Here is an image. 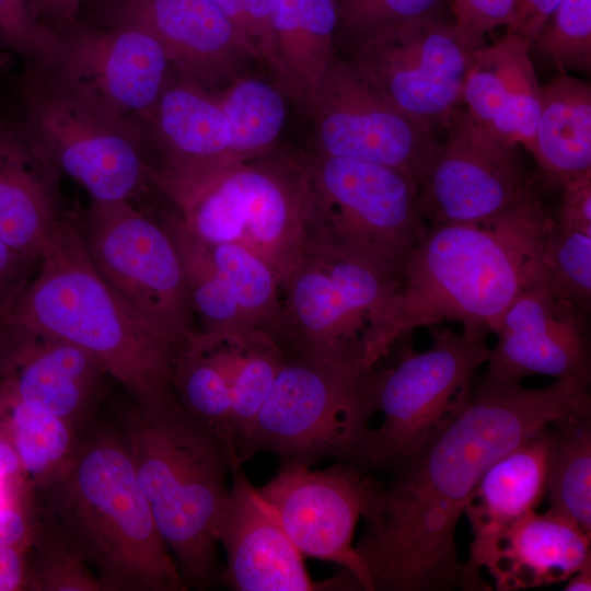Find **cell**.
<instances>
[{"mask_svg": "<svg viewBox=\"0 0 591 591\" xmlns=\"http://www.w3.org/2000/svg\"><path fill=\"white\" fill-rule=\"evenodd\" d=\"M591 417L587 386L576 381L526 389L485 376L464 410L378 483L355 546L373 591L465 589L455 529L484 473L542 429Z\"/></svg>", "mask_w": 591, "mask_h": 591, "instance_id": "6da1fadb", "label": "cell"}, {"mask_svg": "<svg viewBox=\"0 0 591 591\" xmlns=\"http://www.w3.org/2000/svg\"><path fill=\"white\" fill-rule=\"evenodd\" d=\"M553 220L532 194L484 221L427 227L390 296L376 358L443 321L495 333L521 293L553 281L544 262Z\"/></svg>", "mask_w": 591, "mask_h": 591, "instance_id": "7a4b0ae2", "label": "cell"}, {"mask_svg": "<svg viewBox=\"0 0 591 591\" xmlns=\"http://www.w3.org/2000/svg\"><path fill=\"white\" fill-rule=\"evenodd\" d=\"M81 211L54 229L28 282L0 317L58 335L92 355L140 409L177 404L172 376L182 346L138 316L103 280L83 242Z\"/></svg>", "mask_w": 591, "mask_h": 591, "instance_id": "3957f363", "label": "cell"}, {"mask_svg": "<svg viewBox=\"0 0 591 591\" xmlns=\"http://www.w3.org/2000/svg\"><path fill=\"white\" fill-rule=\"evenodd\" d=\"M36 491L44 513L105 591L187 589L157 529L123 431L82 432L70 459Z\"/></svg>", "mask_w": 591, "mask_h": 591, "instance_id": "277c9868", "label": "cell"}, {"mask_svg": "<svg viewBox=\"0 0 591 591\" xmlns=\"http://www.w3.org/2000/svg\"><path fill=\"white\" fill-rule=\"evenodd\" d=\"M123 432L157 529L185 583L210 587L217 578L218 533L234 457L178 404L134 406Z\"/></svg>", "mask_w": 591, "mask_h": 591, "instance_id": "5b68a950", "label": "cell"}, {"mask_svg": "<svg viewBox=\"0 0 591 591\" xmlns=\"http://www.w3.org/2000/svg\"><path fill=\"white\" fill-rule=\"evenodd\" d=\"M185 229L207 243H233L275 271L280 290L313 240L304 154L273 148L233 161L174 202Z\"/></svg>", "mask_w": 591, "mask_h": 591, "instance_id": "8992f818", "label": "cell"}, {"mask_svg": "<svg viewBox=\"0 0 591 591\" xmlns=\"http://www.w3.org/2000/svg\"><path fill=\"white\" fill-rule=\"evenodd\" d=\"M375 380V366L364 358L287 354L237 461L268 451L308 466L354 463L376 413Z\"/></svg>", "mask_w": 591, "mask_h": 591, "instance_id": "52a82bcc", "label": "cell"}, {"mask_svg": "<svg viewBox=\"0 0 591 591\" xmlns=\"http://www.w3.org/2000/svg\"><path fill=\"white\" fill-rule=\"evenodd\" d=\"M15 86L28 136L91 199L138 202L152 186L136 124L104 111L33 62H24Z\"/></svg>", "mask_w": 591, "mask_h": 591, "instance_id": "ba28073f", "label": "cell"}, {"mask_svg": "<svg viewBox=\"0 0 591 591\" xmlns=\"http://www.w3.org/2000/svg\"><path fill=\"white\" fill-rule=\"evenodd\" d=\"M304 160L314 242L397 279L427 228L418 187L378 163L318 152L304 154Z\"/></svg>", "mask_w": 591, "mask_h": 591, "instance_id": "9c48e42d", "label": "cell"}, {"mask_svg": "<svg viewBox=\"0 0 591 591\" xmlns=\"http://www.w3.org/2000/svg\"><path fill=\"white\" fill-rule=\"evenodd\" d=\"M484 331L432 332L428 350L402 351L396 366L376 371L379 427L368 431L354 462L362 470L396 468L467 406L473 375L489 358Z\"/></svg>", "mask_w": 591, "mask_h": 591, "instance_id": "30bf717a", "label": "cell"}, {"mask_svg": "<svg viewBox=\"0 0 591 591\" xmlns=\"http://www.w3.org/2000/svg\"><path fill=\"white\" fill-rule=\"evenodd\" d=\"M80 227L103 280L147 324L183 346L198 327L182 258L161 215L132 201L91 199Z\"/></svg>", "mask_w": 591, "mask_h": 591, "instance_id": "8fae6325", "label": "cell"}, {"mask_svg": "<svg viewBox=\"0 0 591 591\" xmlns=\"http://www.w3.org/2000/svg\"><path fill=\"white\" fill-rule=\"evenodd\" d=\"M396 279L313 242L281 288L278 341L288 354L364 358L374 347Z\"/></svg>", "mask_w": 591, "mask_h": 591, "instance_id": "7c38bea8", "label": "cell"}, {"mask_svg": "<svg viewBox=\"0 0 591 591\" xmlns=\"http://www.w3.org/2000/svg\"><path fill=\"white\" fill-rule=\"evenodd\" d=\"M286 356L285 347L266 329H198L176 357L174 397L193 421L234 456L245 443Z\"/></svg>", "mask_w": 591, "mask_h": 591, "instance_id": "4fadbf2b", "label": "cell"}, {"mask_svg": "<svg viewBox=\"0 0 591 591\" xmlns=\"http://www.w3.org/2000/svg\"><path fill=\"white\" fill-rule=\"evenodd\" d=\"M485 38L440 15L385 30L351 49L361 76L416 123L443 131Z\"/></svg>", "mask_w": 591, "mask_h": 591, "instance_id": "5bb4252c", "label": "cell"}, {"mask_svg": "<svg viewBox=\"0 0 591 591\" xmlns=\"http://www.w3.org/2000/svg\"><path fill=\"white\" fill-rule=\"evenodd\" d=\"M306 109L316 152L392 167L419 189L440 140L372 86L350 59L333 57Z\"/></svg>", "mask_w": 591, "mask_h": 591, "instance_id": "9a60e30c", "label": "cell"}, {"mask_svg": "<svg viewBox=\"0 0 591 591\" xmlns=\"http://www.w3.org/2000/svg\"><path fill=\"white\" fill-rule=\"evenodd\" d=\"M27 62L136 125L157 103L171 67L161 43L139 26L79 22L54 33L44 54Z\"/></svg>", "mask_w": 591, "mask_h": 591, "instance_id": "2e32d148", "label": "cell"}, {"mask_svg": "<svg viewBox=\"0 0 591 591\" xmlns=\"http://www.w3.org/2000/svg\"><path fill=\"white\" fill-rule=\"evenodd\" d=\"M418 189L427 227L479 222L534 194L519 146L456 108Z\"/></svg>", "mask_w": 591, "mask_h": 591, "instance_id": "e0dca14e", "label": "cell"}, {"mask_svg": "<svg viewBox=\"0 0 591 591\" xmlns=\"http://www.w3.org/2000/svg\"><path fill=\"white\" fill-rule=\"evenodd\" d=\"M376 485L351 462L324 470L283 462L257 490L302 555L341 566L358 587L373 591L352 540Z\"/></svg>", "mask_w": 591, "mask_h": 591, "instance_id": "ac0fdd59", "label": "cell"}, {"mask_svg": "<svg viewBox=\"0 0 591 591\" xmlns=\"http://www.w3.org/2000/svg\"><path fill=\"white\" fill-rule=\"evenodd\" d=\"M184 266L198 329L256 327L276 338L282 317L275 271L233 243H207L192 235L176 211L161 215Z\"/></svg>", "mask_w": 591, "mask_h": 591, "instance_id": "d6986e66", "label": "cell"}, {"mask_svg": "<svg viewBox=\"0 0 591 591\" xmlns=\"http://www.w3.org/2000/svg\"><path fill=\"white\" fill-rule=\"evenodd\" d=\"M587 312L553 281L521 293L495 331L486 378L518 383L529 375L590 383Z\"/></svg>", "mask_w": 591, "mask_h": 591, "instance_id": "ffe728a7", "label": "cell"}, {"mask_svg": "<svg viewBox=\"0 0 591 591\" xmlns=\"http://www.w3.org/2000/svg\"><path fill=\"white\" fill-rule=\"evenodd\" d=\"M137 125L151 185L171 201L233 162L227 118L217 99L197 83L167 82Z\"/></svg>", "mask_w": 591, "mask_h": 591, "instance_id": "44dd1931", "label": "cell"}, {"mask_svg": "<svg viewBox=\"0 0 591 591\" xmlns=\"http://www.w3.org/2000/svg\"><path fill=\"white\" fill-rule=\"evenodd\" d=\"M109 375L88 351L50 332L0 322V380L23 402L83 432Z\"/></svg>", "mask_w": 591, "mask_h": 591, "instance_id": "7402d4cb", "label": "cell"}, {"mask_svg": "<svg viewBox=\"0 0 591 591\" xmlns=\"http://www.w3.org/2000/svg\"><path fill=\"white\" fill-rule=\"evenodd\" d=\"M97 25H135L163 46L181 79L209 83L227 78L251 57L231 22L210 0H95Z\"/></svg>", "mask_w": 591, "mask_h": 591, "instance_id": "603a6c76", "label": "cell"}, {"mask_svg": "<svg viewBox=\"0 0 591 591\" xmlns=\"http://www.w3.org/2000/svg\"><path fill=\"white\" fill-rule=\"evenodd\" d=\"M232 484L218 540L227 553L221 580L235 591H308L323 588L311 580L302 554L276 513L242 470L231 461Z\"/></svg>", "mask_w": 591, "mask_h": 591, "instance_id": "cb8c5ba5", "label": "cell"}, {"mask_svg": "<svg viewBox=\"0 0 591 591\" xmlns=\"http://www.w3.org/2000/svg\"><path fill=\"white\" fill-rule=\"evenodd\" d=\"M60 170L33 141L19 115L0 112V241L39 259L68 212L60 197Z\"/></svg>", "mask_w": 591, "mask_h": 591, "instance_id": "d4e9b609", "label": "cell"}, {"mask_svg": "<svg viewBox=\"0 0 591 591\" xmlns=\"http://www.w3.org/2000/svg\"><path fill=\"white\" fill-rule=\"evenodd\" d=\"M553 425L497 460L467 497L463 512L471 524V557L464 565L465 589L483 590L479 569L495 541L535 511L545 497Z\"/></svg>", "mask_w": 591, "mask_h": 591, "instance_id": "484cf974", "label": "cell"}, {"mask_svg": "<svg viewBox=\"0 0 591 591\" xmlns=\"http://www.w3.org/2000/svg\"><path fill=\"white\" fill-rule=\"evenodd\" d=\"M530 53V43L509 31L485 43L475 53L461 99L482 126L528 151L541 108Z\"/></svg>", "mask_w": 591, "mask_h": 591, "instance_id": "4316f807", "label": "cell"}, {"mask_svg": "<svg viewBox=\"0 0 591 591\" xmlns=\"http://www.w3.org/2000/svg\"><path fill=\"white\" fill-rule=\"evenodd\" d=\"M590 537L551 509L532 511L495 541L482 567L500 591L558 583L591 564Z\"/></svg>", "mask_w": 591, "mask_h": 591, "instance_id": "83f0119b", "label": "cell"}, {"mask_svg": "<svg viewBox=\"0 0 591 591\" xmlns=\"http://www.w3.org/2000/svg\"><path fill=\"white\" fill-rule=\"evenodd\" d=\"M279 86L306 108L333 57L335 0H273L270 9Z\"/></svg>", "mask_w": 591, "mask_h": 591, "instance_id": "f1b7e54d", "label": "cell"}, {"mask_svg": "<svg viewBox=\"0 0 591 591\" xmlns=\"http://www.w3.org/2000/svg\"><path fill=\"white\" fill-rule=\"evenodd\" d=\"M542 174L563 186L591 171V84L566 73L541 86V108L529 150Z\"/></svg>", "mask_w": 591, "mask_h": 591, "instance_id": "f546056e", "label": "cell"}, {"mask_svg": "<svg viewBox=\"0 0 591 591\" xmlns=\"http://www.w3.org/2000/svg\"><path fill=\"white\" fill-rule=\"evenodd\" d=\"M81 433L61 418L23 402L0 380V436L16 451L35 489L70 459Z\"/></svg>", "mask_w": 591, "mask_h": 591, "instance_id": "4dcf8cb0", "label": "cell"}, {"mask_svg": "<svg viewBox=\"0 0 591 591\" xmlns=\"http://www.w3.org/2000/svg\"><path fill=\"white\" fill-rule=\"evenodd\" d=\"M545 496L549 509L591 533L590 417L556 422Z\"/></svg>", "mask_w": 591, "mask_h": 591, "instance_id": "1f68e13d", "label": "cell"}, {"mask_svg": "<svg viewBox=\"0 0 591 591\" xmlns=\"http://www.w3.org/2000/svg\"><path fill=\"white\" fill-rule=\"evenodd\" d=\"M217 101L228 121L233 161L275 148L287 117L278 86L257 78H239Z\"/></svg>", "mask_w": 591, "mask_h": 591, "instance_id": "d6a6232c", "label": "cell"}, {"mask_svg": "<svg viewBox=\"0 0 591 591\" xmlns=\"http://www.w3.org/2000/svg\"><path fill=\"white\" fill-rule=\"evenodd\" d=\"M28 591H105L89 564L44 513L27 549Z\"/></svg>", "mask_w": 591, "mask_h": 591, "instance_id": "836d02e7", "label": "cell"}, {"mask_svg": "<svg viewBox=\"0 0 591 591\" xmlns=\"http://www.w3.org/2000/svg\"><path fill=\"white\" fill-rule=\"evenodd\" d=\"M564 73L591 69V0H560L530 42Z\"/></svg>", "mask_w": 591, "mask_h": 591, "instance_id": "e575fe53", "label": "cell"}, {"mask_svg": "<svg viewBox=\"0 0 591 591\" xmlns=\"http://www.w3.org/2000/svg\"><path fill=\"white\" fill-rule=\"evenodd\" d=\"M544 262L555 287L578 308H591V233L558 225L548 230Z\"/></svg>", "mask_w": 591, "mask_h": 591, "instance_id": "d590c367", "label": "cell"}, {"mask_svg": "<svg viewBox=\"0 0 591 591\" xmlns=\"http://www.w3.org/2000/svg\"><path fill=\"white\" fill-rule=\"evenodd\" d=\"M337 31L352 47L395 26L440 15L442 0H335Z\"/></svg>", "mask_w": 591, "mask_h": 591, "instance_id": "8d00e7d4", "label": "cell"}, {"mask_svg": "<svg viewBox=\"0 0 591 591\" xmlns=\"http://www.w3.org/2000/svg\"><path fill=\"white\" fill-rule=\"evenodd\" d=\"M231 22L252 58L276 73L270 9L273 0H210Z\"/></svg>", "mask_w": 591, "mask_h": 591, "instance_id": "74e56055", "label": "cell"}, {"mask_svg": "<svg viewBox=\"0 0 591 591\" xmlns=\"http://www.w3.org/2000/svg\"><path fill=\"white\" fill-rule=\"evenodd\" d=\"M54 33L42 26L27 0H0V49L23 62L36 60L46 50Z\"/></svg>", "mask_w": 591, "mask_h": 591, "instance_id": "f35d334b", "label": "cell"}, {"mask_svg": "<svg viewBox=\"0 0 591 591\" xmlns=\"http://www.w3.org/2000/svg\"><path fill=\"white\" fill-rule=\"evenodd\" d=\"M454 23L466 33L485 38L499 26L510 27L517 0H449Z\"/></svg>", "mask_w": 591, "mask_h": 591, "instance_id": "ab89813d", "label": "cell"}, {"mask_svg": "<svg viewBox=\"0 0 591 591\" xmlns=\"http://www.w3.org/2000/svg\"><path fill=\"white\" fill-rule=\"evenodd\" d=\"M561 188L555 222L564 228L591 233V171L576 176Z\"/></svg>", "mask_w": 591, "mask_h": 591, "instance_id": "60d3db41", "label": "cell"}, {"mask_svg": "<svg viewBox=\"0 0 591 591\" xmlns=\"http://www.w3.org/2000/svg\"><path fill=\"white\" fill-rule=\"evenodd\" d=\"M38 260L0 241V317L28 282Z\"/></svg>", "mask_w": 591, "mask_h": 591, "instance_id": "b9f144b4", "label": "cell"}, {"mask_svg": "<svg viewBox=\"0 0 591 591\" xmlns=\"http://www.w3.org/2000/svg\"><path fill=\"white\" fill-rule=\"evenodd\" d=\"M83 0H32L30 9L38 23L56 33L78 22Z\"/></svg>", "mask_w": 591, "mask_h": 591, "instance_id": "7bdbcfd3", "label": "cell"}, {"mask_svg": "<svg viewBox=\"0 0 591 591\" xmlns=\"http://www.w3.org/2000/svg\"><path fill=\"white\" fill-rule=\"evenodd\" d=\"M559 2L560 0H517L513 23L506 31L513 32L530 43Z\"/></svg>", "mask_w": 591, "mask_h": 591, "instance_id": "ee69618b", "label": "cell"}, {"mask_svg": "<svg viewBox=\"0 0 591 591\" xmlns=\"http://www.w3.org/2000/svg\"><path fill=\"white\" fill-rule=\"evenodd\" d=\"M27 549L0 546V591L27 590Z\"/></svg>", "mask_w": 591, "mask_h": 591, "instance_id": "f6af8a7d", "label": "cell"}, {"mask_svg": "<svg viewBox=\"0 0 591 591\" xmlns=\"http://www.w3.org/2000/svg\"><path fill=\"white\" fill-rule=\"evenodd\" d=\"M564 588L566 591L591 590V564L586 565L570 576Z\"/></svg>", "mask_w": 591, "mask_h": 591, "instance_id": "bcb514c9", "label": "cell"}, {"mask_svg": "<svg viewBox=\"0 0 591 591\" xmlns=\"http://www.w3.org/2000/svg\"><path fill=\"white\" fill-rule=\"evenodd\" d=\"M31 1H32V0H27V2H28V7H30V2H31Z\"/></svg>", "mask_w": 591, "mask_h": 591, "instance_id": "7dc6e473", "label": "cell"}]
</instances>
